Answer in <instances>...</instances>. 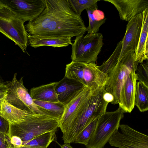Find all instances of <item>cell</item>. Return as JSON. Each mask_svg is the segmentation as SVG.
<instances>
[{"mask_svg":"<svg viewBox=\"0 0 148 148\" xmlns=\"http://www.w3.org/2000/svg\"><path fill=\"white\" fill-rule=\"evenodd\" d=\"M102 34H87L76 36L72 44L73 61L88 64L95 62L103 45Z\"/></svg>","mask_w":148,"mask_h":148,"instance_id":"cell-6","label":"cell"},{"mask_svg":"<svg viewBox=\"0 0 148 148\" xmlns=\"http://www.w3.org/2000/svg\"><path fill=\"white\" fill-rule=\"evenodd\" d=\"M16 76L15 73L12 81L7 83V91L4 100L20 109L51 116L48 112L34 103L23 84V77L18 80Z\"/></svg>","mask_w":148,"mask_h":148,"instance_id":"cell-7","label":"cell"},{"mask_svg":"<svg viewBox=\"0 0 148 148\" xmlns=\"http://www.w3.org/2000/svg\"><path fill=\"white\" fill-rule=\"evenodd\" d=\"M84 64V63L72 61L66 65L64 76L78 82L85 86L83 77Z\"/></svg>","mask_w":148,"mask_h":148,"instance_id":"cell-23","label":"cell"},{"mask_svg":"<svg viewBox=\"0 0 148 148\" xmlns=\"http://www.w3.org/2000/svg\"><path fill=\"white\" fill-rule=\"evenodd\" d=\"M112 3L118 10L120 19L129 21L148 8L147 0H104Z\"/></svg>","mask_w":148,"mask_h":148,"instance_id":"cell-13","label":"cell"},{"mask_svg":"<svg viewBox=\"0 0 148 148\" xmlns=\"http://www.w3.org/2000/svg\"><path fill=\"white\" fill-rule=\"evenodd\" d=\"M45 0L43 11L25 25L28 34L71 38L84 35L86 27L68 0Z\"/></svg>","mask_w":148,"mask_h":148,"instance_id":"cell-1","label":"cell"},{"mask_svg":"<svg viewBox=\"0 0 148 148\" xmlns=\"http://www.w3.org/2000/svg\"><path fill=\"white\" fill-rule=\"evenodd\" d=\"M109 140L110 145L118 148H148V136L126 124H120Z\"/></svg>","mask_w":148,"mask_h":148,"instance_id":"cell-9","label":"cell"},{"mask_svg":"<svg viewBox=\"0 0 148 148\" xmlns=\"http://www.w3.org/2000/svg\"><path fill=\"white\" fill-rule=\"evenodd\" d=\"M0 5L8 9L25 22L37 17L45 5V0H0Z\"/></svg>","mask_w":148,"mask_h":148,"instance_id":"cell-10","label":"cell"},{"mask_svg":"<svg viewBox=\"0 0 148 148\" xmlns=\"http://www.w3.org/2000/svg\"><path fill=\"white\" fill-rule=\"evenodd\" d=\"M61 148H73L69 143H64V144L60 145Z\"/></svg>","mask_w":148,"mask_h":148,"instance_id":"cell-35","label":"cell"},{"mask_svg":"<svg viewBox=\"0 0 148 148\" xmlns=\"http://www.w3.org/2000/svg\"><path fill=\"white\" fill-rule=\"evenodd\" d=\"M1 103L0 114L10 123L22 121L32 113L18 108L5 100L2 101Z\"/></svg>","mask_w":148,"mask_h":148,"instance_id":"cell-20","label":"cell"},{"mask_svg":"<svg viewBox=\"0 0 148 148\" xmlns=\"http://www.w3.org/2000/svg\"><path fill=\"white\" fill-rule=\"evenodd\" d=\"M142 28L134 52L135 60L141 63L148 59V8L143 12Z\"/></svg>","mask_w":148,"mask_h":148,"instance_id":"cell-18","label":"cell"},{"mask_svg":"<svg viewBox=\"0 0 148 148\" xmlns=\"http://www.w3.org/2000/svg\"><path fill=\"white\" fill-rule=\"evenodd\" d=\"M83 77L85 86L92 92L104 88L108 75L101 71L95 62L84 63Z\"/></svg>","mask_w":148,"mask_h":148,"instance_id":"cell-16","label":"cell"},{"mask_svg":"<svg viewBox=\"0 0 148 148\" xmlns=\"http://www.w3.org/2000/svg\"><path fill=\"white\" fill-rule=\"evenodd\" d=\"M98 118L86 125L77 135L72 143L82 144L86 146L94 133Z\"/></svg>","mask_w":148,"mask_h":148,"instance_id":"cell-26","label":"cell"},{"mask_svg":"<svg viewBox=\"0 0 148 148\" xmlns=\"http://www.w3.org/2000/svg\"><path fill=\"white\" fill-rule=\"evenodd\" d=\"M92 14L94 19L98 21H101L106 19L103 12L98 9L93 10Z\"/></svg>","mask_w":148,"mask_h":148,"instance_id":"cell-33","label":"cell"},{"mask_svg":"<svg viewBox=\"0 0 148 148\" xmlns=\"http://www.w3.org/2000/svg\"><path fill=\"white\" fill-rule=\"evenodd\" d=\"M56 132L51 131L40 135L31 140L22 142V145L47 148L54 140Z\"/></svg>","mask_w":148,"mask_h":148,"instance_id":"cell-24","label":"cell"},{"mask_svg":"<svg viewBox=\"0 0 148 148\" xmlns=\"http://www.w3.org/2000/svg\"><path fill=\"white\" fill-rule=\"evenodd\" d=\"M9 128V122L0 114V132L5 134L8 136Z\"/></svg>","mask_w":148,"mask_h":148,"instance_id":"cell-30","label":"cell"},{"mask_svg":"<svg viewBox=\"0 0 148 148\" xmlns=\"http://www.w3.org/2000/svg\"><path fill=\"white\" fill-rule=\"evenodd\" d=\"M91 93L90 90L85 86L76 97L65 105L64 113L59 122V127L63 133L70 126L80 109Z\"/></svg>","mask_w":148,"mask_h":148,"instance_id":"cell-12","label":"cell"},{"mask_svg":"<svg viewBox=\"0 0 148 148\" xmlns=\"http://www.w3.org/2000/svg\"><path fill=\"white\" fill-rule=\"evenodd\" d=\"M56 83L51 82L32 88L29 92L31 97L33 100L60 102L55 90Z\"/></svg>","mask_w":148,"mask_h":148,"instance_id":"cell-19","label":"cell"},{"mask_svg":"<svg viewBox=\"0 0 148 148\" xmlns=\"http://www.w3.org/2000/svg\"><path fill=\"white\" fill-rule=\"evenodd\" d=\"M135 73L137 79L148 86V60L140 63L137 66Z\"/></svg>","mask_w":148,"mask_h":148,"instance_id":"cell-29","label":"cell"},{"mask_svg":"<svg viewBox=\"0 0 148 148\" xmlns=\"http://www.w3.org/2000/svg\"><path fill=\"white\" fill-rule=\"evenodd\" d=\"M139 63L135 60L134 51H130L118 61L115 67L108 74V79L105 92L112 95L113 104H119L121 88L130 73L136 70Z\"/></svg>","mask_w":148,"mask_h":148,"instance_id":"cell-4","label":"cell"},{"mask_svg":"<svg viewBox=\"0 0 148 148\" xmlns=\"http://www.w3.org/2000/svg\"><path fill=\"white\" fill-rule=\"evenodd\" d=\"M122 45L121 40L117 44L113 53L109 58L101 65L98 66L99 69L105 74L108 75L118 62L121 51Z\"/></svg>","mask_w":148,"mask_h":148,"instance_id":"cell-25","label":"cell"},{"mask_svg":"<svg viewBox=\"0 0 148 148\" xmlns=\"http://www.w3.org/2000/svg\"><path fill=\"white\" fill-rule=\"evenodd\" d=\"M74 11L78 15L81 16L84 9L92 8L97 9V2L99 0H68Z\"/></svg>","mask_w":148,"mask_h":148,"instance_id":"cell-27","label":"cell"},{"mask_svg":"<svg viewBox=\"0 0 148 148\" xmlns=\"http://www.w3.org/2000/svg\"><path fill=\"white\" fill-rule=\"evenodd\" d=\"M95 9L92 8H89L86 9L88 15L89 25L86 27V31L88 34L98 33L99 29L101 25L105 23L106 19L101 21H98L94 19L92 14V11Z\"/></svg>","mask_w":148,"mask_h":148,"instance_id":"cell-28","label":"cell"},{"mask_svg":"<svg viewBox=\"0 0 148 148\" xmlns=\"http://www.w3.org/2000/svg\"><path fill=\"white\" fill-rule=\"evenodd\" d=\"M124 112L119 106L116 110L106 111L98 119L87 148H103L113 135L118 131Z\"/></svg>","mask_w":148,"mask_h":148,"instance_id":"cell-5","label":"cell"},{"mask_svg":"<svg viewBox=\"0 0 148 148\" xmlns=\"http://www.w3.org/2000/svg\"><path fill=\"white\" fill-rule=\"evenodd\" d=\"M1 101H0V114L1 111Z\"/></svg>","mask_w":148,"mask_h":148,"instance_id":"cell-36","label":"cell"},{"mask_svg":"<svg viewBox=\"0 0 148 148\" xmlns=\"http://www.w3.org/2000/svg\"><path fill=\"white\" fill-rule=\"evenodd\" d=\"M10 148H43L39 147H32L28 146L22 145L18 147H14L11 143Z\"/></svg>","mask_w":148,"mask_h":148,"instance_id":"cell-34","label":"cell"},{"mask_svg":"<svg viewBox=\"0 0 148 148\" xmlns=\"http://www.w3.org/2000/svg\"><path fill=\"white\" fill-rule=\"evenodd\" d=\"M7 91V84L2 82L0 76V101L5 100Z\"/></svg>","mask_w":148,"mask_h":148,"instance_id":"cell-32","label":"cell"},{"mask_svg":"<svg viewBox=\"0 0 148 148\" xmlns=\"http://www.w3.org/2000/svg\"><path fill=\"white\" fill-rule=\"evenodd\" d=\"M135 71L133 70L130 73L121 90L119 104L124 112L131 113L135 106V95L137 79Z\"/></svg>","mask_w":148,"mask_h":148,"instance_id":"cell-15","label":"cell"},{"mask_svg":"<svg viewBox=\"0 0 148 148\" xmlns=\"http://www.w3.org/2000/svg\"><path fill=\"white\" fill-rule=\"evenodd\" d=\"M25 22L7 8L0 5V32L17 45L24 53L28 44Z\"/></svg>","mask_w":148,"mask_h":148,"instance_id":"cell-8","label":"cell"},{"mask_svg":"<svg viewBox=\"0 0 148 148\" xmlns=\"http://www.w3.org/2000/svg\"><path fill=\"white\" fill-rule=\"evenodd\" d=\"M11 143L9 136L0 132V148H10Z\"/></svg>","mask_w":148,"mask_h":148,"instance_id":"cell-31","label":"cell"},{"mask_svg":"<svg viewBox=\"0 0 148 148\" xmlns=\"http://www.w3.org/2000/svg\"><path fill=\"white\" fill-rule=\"evenodd\" d=\"M134 105L140 112L148 110V86L140 81L136 84Z\"/></svg>","mask_w":148,"mask_h":148,"instance_id":"cell-21","label":"cell"},{"mask_svg":"<svg viewBox=\"0 0 148 148\" xmlns=\"http://www.w3.org/2000/svg\"><path fill=\"white\" fill-rule=\"evenodd\" d=\"M34 103L48 112L51 116L59 121L62 118L65 106L60 102H53L33 100Z\"/></svg>","mask_w":148,"mask_h":148,"instance_id":"cell-22","label":"cell"},{"mask_svg":"<svg viewBox=\"0 0 148 148\" xmlns=\"http://www.w3.org/2000/svg\"><path fill=\"white\" fill-rule=\"evenodd\" d=\"M104 88L92 92L81 108L62 138L64 143H72L75 138L88 124L106 111L109 103L104 99Z\"/></svg>","mask_w":148,"mask_h":148,"instance_id":"cell-2","label":"cell"},{"mask_svg":"<svg viewBox=\"0 0 148 148\" xmlns=\"http://www.w3.org/2000/svg\"><path fill=\"white\" fill-rule=\"evenodd\" d=\"M27 37L28 43L35 48L43 46L54 47H65L72 44L71 38L70 37L28 34Z\"/></svg>","mask_w":148,"mask_h":148,"instance_id":"cell-17","label":"cell"},{"mask_svg":"<svg viewBox=\"0 0 148 148\" xmlns=\"http://www.w3.org/2000/svg\"><path fill=\"white\" fill-rule=\"evenodd\" d=\"M59 121L50 116L31 113L22 121L10 123L8 136H16L23 142L29 140L46 132H56L59 127Z\"/></svg>","mask_w":148,"mask_h":148,"instance_id":"cell-3","label":"cell"},{"mask_svg":"<svg viewBox=\"0 0 148 148\" xmlns=\"http://www.w3.org/2000/svg\"><path fill=\"white\" fill-rule=\"evenodd\" d=\"M143 12L130 19L127 25L126 32L122 41V48L119 60L130 51L135 52L141 33Z\"/></svg>","mask_w":148,"mask_h":148,"instance_id":"cell-11","label":"cell"},{"mask_svg":"<svg viewBox=\"0 0 148 148\" xmlns=\"http://www.w3.org/2000/svg\"><path fill=\"white\" fill-rule=\"evenodd\" d=\"M85 86L82 83L65 76L56 82L55 88L59 102L65 106L76 97Z\"/></svg>","mask_w":148,"mask_h":148,"instance_id":"cell-14","label":"cell"}]
</instances>
